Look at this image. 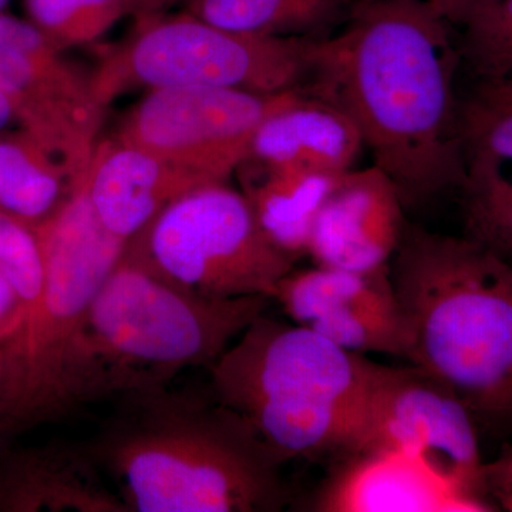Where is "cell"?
<instances>
[{
  "label": "cell",
  "instance_id": "10",
  "mask_svg": "<svg viewBox=\"0 0 512 512\" xmlns=\"http://www.w3.org/2000/svg\"><path fill=\"white\" fill-rule=\"evenodd\" d=\"M0 92L23 131L66 168L74 187L89 170L106 109L92 73L69 62L30 20L0 13Z\"/></svg>",
  "mask_w": 512,
  "mask_h": 512
},
{
  "label": "cell",
  "instance_id": "28",
  "mask_svg": "<svg viewBox=\"0 0 512 512\" xmlns=\"http://www.w3.org/2000/svg\"><path fill=\"white\" fill-rule=\"evenodd\" d=\"M26 309L13 291L8 279L0 272V342H5L25 326Z\"/></svg>",
  "mask_w": 512,
  "mask_h": 512
},
{
  "label": "cell",
  "instance_id": "16",
  "mask_svg": "<svg viewBox=\"0 0 512 512\" xmlns=\"http://www.w3.org/2000/svg\"><path fill=\"white\" fill-rule=\"evenodd\" d=\"M80 185L101 224L127 242L178 198L207 187L183 168L117 138L100 141Z\"/></svg>",
  "mask_w": 512,
  "mask_h": 512
},
{
  "label": "cell",
  "instance_id": "8",
  "mask_svg": "<svg viewBox=\"0 0 512 512\" xmlns=\"http://www.w3.org/2000/svg\"><path fill=\"white\" fill-rule=\"evenodd\" d=\"M33 231L42 249L45 282L23 328L26 380L13 420V439L59 419V387L67 355L97 292L127 247V241L101 224L82 185Z\"/></svg>",
  "mask_w": 512,
  "mask_h": 512
},
{
  "label": "cell",
  "instance_id": "30",
  "mask_svg": "<svg viewBox=\"0 0 512 512\" xmlns=\"http://www.w3.org/2000/svg\"><path fill=\"white\" fill-rule=\"evenodd\" d=\"M130 2V15L138 18L163 13L175 3L187 2V0H128Z\"/></svg>",
  "mask_w": 512,
  "mask_h": 512
},
{
  "label": "cell",
  "instance_id": "15",
  "mask_svg": "<svg viewBox=\"0 0 512 512\" xmlns=\"http://www.w3.org/2000/svg\"><path fill=\"white\" fill-rule=\"evenodd\" d=\"M319 512L480 511L416 458L365 448L340 458L313 497Z\"/></svg>",
  "mask_w": 512,
  "mask_h": 512
},
{
  "label": "cell",
  "instance_id": "26",
  "mask_svg": "<svg viewBox=\"0 0 512 512\" xmlns=\"http://www.w3.org/2000/svg\"><path fill=\"white\" fill-rule=\"evenodd\" d=\"M23 328L12 338L0 342V440H13V420L25 389L26 340Z\"/></svg>",
  "mask_w": 512,
  "mask_h": 512
},
{
  "label": "cell",
  "instance_id": "27",
  "mask_svg": "<svg viewBox=\"0 0 512 512\" xmlns=\"http://www.w3.org/2000/svg\"><path fill=\"white\" fill-rule=\"evenodd\" d=\"M483 491L488 504L512 512V444L493 461H484Z\"/></svg>",
  "mask_w": 512,
  "mask_h": 512
},
{
  "label": "cell",
  "instance_id": "20",
  "mask_svg": "<svg viewBox=\"0 0 512 512\" xmlns=\"http://www.w3.org/2000/svg\"><path fill=\"white\" fill-rule=\"evenodd\" d=\"M74 188L66 168L26 131H0V210L35 228Z\"/></svg>",
  "mask_w": 512,
  "mask_h": 512
},
{
  "label": "cell",
  "instance_id": "19",
  "mask_svg": "<svg viewBox=\"0 0 512 512\" xmlns=\"http://www.w3.org/2000/svg\"><path fill=\"white\" fill-rule=\"evenodd\" d=\"M350 0H187V12L245 35L323 39L349 16Z\"/></svg>",
  "mask_w": 512,
  "mask_h": 512
},
{
  "label": "cell",
  "instance_id": "25",
  "mask_svg": "<svg viewBox=\"0 0 512 512\" xmlns=\"http://www.w3.org/2000/svg\"><path fill=\"white\" fill-rule=\"evenodd\" d=\"M0 272L19 296L29 318L40 301L45 282L42 249L33 228L3 210H0Z\"/></svg>",
  "mask_w": 512,
  "mask_h": 512
},
{
  "label": "cell",
  "instance_id": "4",
  "mask_svg": "<svg viewBox=\"0 0 512 512\" xmlns=\"http://www.w3.org/2000/svg\"><path fill=\"white\" fill-rule=\"evenodd\" d=\"M271 299H208L180 291L123 254L87 312L64 363L60 417L84 404L170 386L210 367Z\"/></svg>",
  "mask_w": 512,
  "mask_h": 512
},
{
  "label": "cell",
  "instance_id": "32",
  "mask_svg": "<svg viewBox=\"0 0 512 512\" xmlns=\"http://www.w3.org/2000/svg\"><path fill=\"white\" fill-rule=\"evenodd\" d=\"M474 92L495 97V99L512 100V82L503 84V86L491 87V89H480V87H476Z\"/></svg>",
  "mask_w": 512,
  "mask_h": 512
},
{
  "label": "cell",
  "instance_id": "12",
  "mask_svg": "<svg viewBox=\"0 0 512 512\" xmlns=\"http://www.w3.org/2000/svg\"><path fill=\"white\" fill-rule=\"evenodd\" d=\"M272 301L292 323L348 352L406 357V329L390 266L372 272L293 268L276 286Z\"/></svg>",
  "mask_w": 512,
  "mask_h": 512
},
{
  "label": "cell",
  "instance_id": "1",
  "mask_svg": "<svg viewBox=\"0 0 512 512\" xmlns=\"http://www.w3.org/2000/svg\"><path fill=\"white\" fill-rule=\"evenodd\" d=\"M450 30L424 0H359L318 40L305 86L348 114L406 211L466 180Z\"/></svg>",
  "mask_w": 512,
  "mask_h": 512
},
{
  "label": "cell",
  "instance_id": "11",
  "mask_svg": "<svg viewBox=\"0 0 512 512\" xmlns=\"http://www.w3.org/2000/svg\"><path fill=\"white\" fill-rule=\"evenodd\" d=\"M373 447L416 458L478 510H491L476 419L456 393L419 367L376 363L362 450Z\"/></svg>",
  "mask_w": 512,
  "mask_h": 512
},
{
  "label": "cell",
  "instance_id": "17",
  "mask_svg": "<svg viewBox=\"0 0 512 512\" xmlns=\"http://www.w3.org/2000/svg\"><path fill=\"white\" fill-rule=\"evenodd\" d=\"M363 148L345 111L301 87L288 90L259 126L247 163L339 175L355 168Z\"/></svg>",
  "mask_w": 512,
  "mask_h": 512
},
{
  "label": "cell",
  "instance_id": "31",
  "mask_svg": "<svg viewBox=\"0 0 512 512\" xmlns=\"http://www.w3.org/2000/svg\"><path fill=\"white\" fill-rule=\"evenodd\" d=\"M12 121H16L15 113H13L12 106L9 100L6 99L5 94L0 92V131H5Z\"/></svg>",
  "mask_w": 512,
  "mask_h": 512
},
{
  "label": "cell",
  "instance_id": "23",
  "mask_svg": "<svg viewBox=\"0 0 512 512\" xmlns=\"http://www.w3.org/2000/svg\"><path fill=\"white\" fill-rule=\"evenodd\" d=\"M29 20L57 47L86 46L130 15L128 0H25Z\"/></svg>",
  "mask_w": 512,
  "mask_h": 512
},
{
  "label": "cell",
  "instance_id": "5",
  "mask_svg": "<svg viewBox=\"0 0 512 512\" xmlns=\"http://www.w3.org/2000/svg\"><path fill=\"white\" fill-rule=\"evenodd\" d=\"M375 365L262 313L208 370L211 396L284 464L362 450Z\"/></svg>",
  "mask_w": 512,
  "mask_h": 512
},
{
  "label": "cell",
  "instance_id": "3",
  "mask_svg": "<svg viewBox=\"0 0 512 512\" xmlns=\"http://www.w3.org/2000/svg\"><path fill=\"white\" fill-rule=\"evenodd\" d=\"M390 275L410 365L457 394L478 427L512 431V265L461 235L404 225Z\"/></svg>",
  "mask_w": 512,
  "mask_h": 512
},
{
  "label": "cell",
  "instance_id": "29",
  "mask_svg": "<svg viewBox=\"0 0 512 512\" xmlns=\"http://www.w3.org/2000/svg\"><path fill=\"white\" fill-rule=\"evenodd\" d=\"M440 19L453 28L460 29L477 12L491 5L495 0H424Z\"/></svg>",
  "mask_w": 512,
  "mask_h": 512
},
{
  "label": "cell",
  "instance_id": "14",
  "mask_svg": "<svg viewBox=\"0 0 512 512\" xmlns=\"http://www.w3.org/2000/svg\"><path fill=\"white\" fill-rule=\"evenodd\" d=\"M0 512H130L84 446L0 440Z\"/></svg>",
  "mask_w": 512,
  "mask_h": 512
},
{
  "label": "cell",
  "instance_id": "9",
  "mask_svg": "<svg viewBox=\"0 0 512 512\" xmlns=\"http://www.w3.org/2000/svg\"><path fill=\"white\" fill-rule=\"evenodd\" d=\"M285 93L202 86L148 90L127 114L117 140L150 151L205 185L227 184L247 163L256 131Z\"/></svg>",
  "mask_w": 512,
  "mask_h": 512
},
{
  "label": "cell",
  "instance_id": "13",
  "mask_svg": "<svg viewBox=\"0 0 512 512\" xmlns=\"http://www.w3.org/2000/svg\"><path fill=\"white\" fill-rule=\"evenodd\" d=\"M404 212L399 192L376 165L345 171L316 215L306 256L346 271L387 268L402 239Z\"/></svg>",
  "mask_w": 512,
  "mask_h": 512
},
{
  "label": "cell",
  "instance_id": "21",
  "mask_svg": "<svg viewBox=\"0 0 512 512\" xmlns=\"http://www.w3.org/2000/svg\"><path fill=\"white\" fill-rule=\"evenodd\" d=\"M460 188L464 235L512 265V178L490 161H467Z\"/></svg>",
  "mask_w": 512,
  "mask_h": 512
},
{
  "label": "cell",
  "instance_id": "22",
  "mask_svg": "<svg viewBox=\"0 0 512 512\" xmlns=\"http://www.w3.org/2000/svg\"><path fill=\"white\" fill-rule=\"evenodd\" d=\"M461 67L480 89L512 82V0H495L460 28Z\"/></svg>",
  "mask_w": 512,
  "mask_h": 512
},
{
  "label": "cell",
  "instance_id": "33",
  "mask_svg": "<svg viewBox=\"0 0 512 512\" xmlns=\"http://www.w3.org/2000/svg\"><path fill=\"white\" fill-rule=\"evenodd\" d=\"M9 0H0V13L3 12V9L6 8V5H8Z\"/></svg>",
  "mask_w": 512,
  "mask_h": 512
},
{
  "label": "cell",
  "instance_id": "2",
  "mask_svg": "<svg viewBox=\"0 0 512 512\" xmlns=\"http://www.w3.org/2000/svg\"><path fill=\"white\" fill-rule=\"evenodd\" d=\"M86 444L130 512H274L281 461L214 397L170 386L120 399Z\"/></svg>",
  "mask_w": 512,
  "mask_h": 512
},
{
  "label": "cell",
  "instance_id": "18",
  "mask_svg": "<svg viewBox=\"0 0 512 512\" xmlns=\"http://www.w3.org/2000/svg\"><path fill=\"white\" fill-rule=\"evenodd\" d=\"M339 175L255 165L242 192L269 241L296 262L308 255L316 215Z\"/></svg>",
  "mask_w": 512,
  "mask_h": 512
},
{
  "label": "cell",
  "instance_id": "6",
  "mask_svg": "<svg viewBox=\"0 0 512 512\" xmlns=\"http://www.w3.org/2000/svg\"><path fill=\"white\" fill-rule=\"evenodd\" d=\"M134 35L92 72L104 106L134 89L220 87L276 94L305 87L319 39L245 35L191 13L138 18Z\"/></svg>",
  "mask_w": 512,
  "mask_h": 512
},
{
  "label": "cell",
  "instance_id": "24",
  "mask_svg": "<svg viewBox=\"0 0 512 512\" xmlns=\"http://www.w3.org/2000/svg\"><path fill=\"white\" fill-rule=\"evenodd\" d=\"M460 134L466 164L512 163V100L474 92L460 101Z\"/></svg>",
  "mask_w": 512,
  "mask_h": 512
},
{
  "label": "cell",
  "instance_id": "7",
  "mask_svg": "<svg viewBox=\"0 0 512 512\" xmlns=\"http://www.w3.org/2000/svg\"><path fill=\"white\" fill-rule=\"evenodd\" d=\"M124 256L180 291L208 299L274 298L296 262L276 248L244 192H188L127 242Z\"/></svg>",
  "mask_w": 512,
  "mask_h": 512
}]
</instances>
